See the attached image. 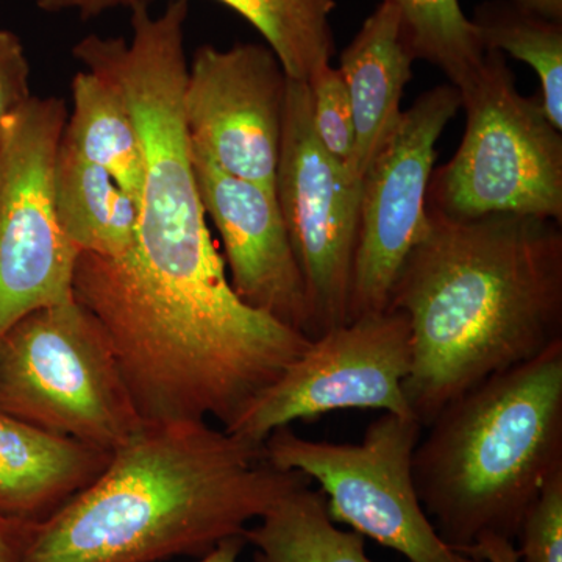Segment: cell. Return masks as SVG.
Segmentation results:
<instances>
[{"label":"cell","instance_id":"obj_1","mask_svg":"<svg viewBox=\"0 0 562 562\" xmlns=\"http://www.w3.org/2000/svg\"><path fill=\"white\" fill-rule=\"evenodd\" d=\"M387 310L408 319L403 391L425 428L462 392L561 341V224L517 214L452 220L428 209Z\"/></svg>","mask_w":562,"mask_h":562},{"label":"cell","instance_id":"obj_2","mask_svg":"<svg viewBox=\"0 0 562 562\" xmlns=\"http://www.w3.org/2000/svg\"><path fill=\"white\" fill-rule=\"evenodd\" d=\"M308 483L209 422H143L87 490L33 525L20 562L202 558Z\"/></svg>","mask_w":562,"mask_h":562},{"label":"cell","instance_id":"obj_3","mask_svg":"<svg viewBox=\"0 0 562 562\" xmlns=\"http://www.w3.org/2000/svg\"><path fill=\"white\" fill-rule=\"evenodd\" d=\"M424 430L413 479L442 541L461 553L484 536L516 543L562 471V339L462 392Z\"/></svg>","mask_w":562,"mask_h":562},{"label":"cell","instance_id":"obj_4","mask_svg":"<svg viewBox=\"0 0 562 562\" xmlns=\"http://www.w3.org/2000/svg\"><path fill=\"white\" fill-rule=\"evenodd\" d=\"M458 91L464 135L449 162L432 169L428 209L452 220L517 214L562 224V135L539 95L519 91L495 50Z\"/></svg>","mask_w":562,"mask_h":562},{"label":"cell","instance_id":"obj_5","mask_svg":"<svg viewBox=\"0 0 562 562\" xmlns=\"http://www.w3.org/2000/svg\"><path fill=\"white\" fill-rule=\"evenodd\" d=\"M0 413L106 452L143 424L101 324L76 299L0 336Z\"/></svg>","mask_w":562,"mask_h":562},{"label":"cell","instance_id":"obj_6","mask_svg":"<svg viewBox=\"0 0 562 562\" xmlns=\"http://www.w3.org/2000/svg\"><path fill=\"white\" fill-rule=\"evenodd\" d=\"M424 427L383 413L360 443L310 441L291 427L266 439V458L319 483L335 524L401 553L409 562H482L442 541L417 495L413 454Z\"/></svg>","mask_w":562,"mask_h":562},{"label":"cell","instance_id":"obj_7","mask_svg":"<svg viewBox=\"0 0 562 562\" xmlns=\"http://www.w3.org/2000/svg\"><path fill=\"white\" fill-rule=\"evenodd\" d=\"M68 114L60 98L32 95L0 124V336L29 313L74 299L80 254L54 192Z\"/></svg>","mask_w":562,"mask_h":562},{"label":"cell","instance_id":"obj_8","mask_svg":"<svg viewBox=\"0 0 562 562\" xmlns=\"http://www.w3.org/2000/svg\"><path fill=\"white\" fill-rule=\"evenodd\" d=\"M362 180L322 146L308 85L288 81L276 199L312 308V339L350 322Z\"/></svg>","mask_w":562,"mask_h":562},{"label":"cell","instance_id":"obj_9","mask_svg":"<svg viewBox=\"0 0 562 562\" xmlns=\"http://www.w3.org/2000/svg\"><path fill=\"white\" fill-rule=\"evenodd\" d=\"M413 366L408 319L394 310L364 314L330 328L262 392L227 432L262 446L294 420L339 409H380L414 416L403 384Z\"/></svg>","mask_w":562,"mask_h":562},{"label":"cell","instance_id":"obj_10","mask_svg":"<svg viewBox=\"0 0 562 562\" xmlns=\"http://www.w3.org/2000/svg\"><path fill=\"white\" fill-rule=\"evenodd\" d=\"M460 110L453 85L422 92L362 177L350 321L387 310L403 262L427 227L436 144Z\"/></svg>","mask_w":562,"mask_h":562},{"label":"cell","instance_id":"obj_11","mask_svg":"<svg viewBox=\"0 0 562 562\" xmlns=\"http://www.w3.org/2000/svg\"><path fill=\"white\" fill-rule=\"evenodd\" d=\"M288 81L266 44H203L188 63L181 98L190 143L222 171L276 192Z\"/></svg>","mask_w":562,"mask_h":562},{"label":"cell","instance_id":"obj_12","mask_svg":"<svg viewBox=\"0 0 562 562\" xmlns=\"http://www.w3.org/2000/svg\"><path fill=\"white\" fill-rule=\"evenodd\" d=\"M206 217L220 233L233 291L250 308L312 339V308L276 192L222 171L190 143Z\"/></svg>","mask_w":562,"mask_h":562},{"label":"cell","instance_id":"obj_13","mask_svg":"<svg viewBox=\"0 0 562 562\" xmlns=\"http://www.w3.org/2000/svg\"><path fill=\"white\" fill-rule=\"evenodd\" d=\"M111 452L0 413V519L38 525L106 468Z\"/></svg>","mask_w":562,"mask_h":562},{"label":"cell","instance_id":"obj_14","mask_svg":"<svg viewBox=\"0 0 562 562\" xmlns=\"http://www.w3.org/2000/svg\"><path fill=\"white\" fill-rule=\"evenodd\" d=\"M413 52L403 38L401 13L387 0L362 22L339 60L355 122V161L362 180L402 117V98L413 77Z\"/></svg>","mask_w":562,"mask_h":562},{"label":"cell","instance_id":"obj_15","mask_svg":"<svg viewBox=\"0 0 562 562\" xmlns=\"http://www.w3.org/2000/svg\"><path fill=\"white\" fill-rule=\"evenodd\" d=\"M54 192L63 232L79 254L120 257L131 247L138 205L105 169L85 160L63 138Z\"/></svg>","mask_w":562,"mask_h":562},{"label":"cell","instance_id":"obj_16","mask_svg":"<svg viewBox=\"0 0 562 562\" xmlns=\"http://www.w3.org/2000/svg\"><path fill=\"white\" fill-rule=\"evenodd\" d=\"M70 91L72 113L63 140L85 160L105 169L138 205L143 147L131 109L113 85L88 69L74 76Z\"/></svg>","mask_w":562,"mask_h":562},{"label":"cell","instance_id":"obj_17","mask_svg":"<svg viewBox=\"0 0 562 562\" xmlns=\"http://www.w3.org/2000/svg\"><path fill=\"white\" fill-rule=\"evenodd\" d=\"M244 539L254 547L255 562H373L364 536L336 527L312 483L280 498Z\"/></svg>","mask_w":562,"mask_h":562},{"label":"cell","instance_id":"obj_18","mask_svg":"<svg viewBox=\"0 0 562 562\" xmlns=\"http://www.w3.org/2000/svg\"><path fill=\"white\" fill-rule=\"evenodd\" d=\"M471 21L484 50L509 55L538 74L539 101L550 122L562 131V21L516 0H486Z\"/></svg>","mask_w":562,"mask_h":562},{"label":"cell","instance_id":"obj_19","mask_svg":"<svg viewBox=\"0 0 562 562\" xmlns=\"http://www.w3.org/2000/svg\"><path fill=\"white\" fill-rule=\"evenodd\" d=\"M261 33L288 79L310 81L336 52V0H217Z\"/></svg>","mask_w":562,"mask_h":562},{"label":"cell","instance_id":"obj_20","mask_svg":"<svg viewBox=\"0 0 562 562\" xmlns=\"http://www.w3.org/2000/svg\"><path fill=\"white\" fill-rule=\"evenodd\" d=\"M401 13L403 38L416 60L441 69L462 90L482 69L486 50L460 0H387Z\"/></svg>","mask_w":562,"mask_h":562},{"label":"cell","instance_id":"obj_21","mask_svg":"<svg viewBox=\"0 0 562 562\" xmlns=\"http://www.w3.org/2000/svg\"><path fill=\"white\" fill-rule=\"evenodd\" d=\"M306 85L312 99L313 127L317 138L331 157L341 161L357 177L353 168V113L341 72L331 65L324 66Z\"/></svg>","mask_w":562,"mask_h":562},{"label":"cell","instance_id":"obj_22","mask_svg":"<svg viewBox=\"0 0 562 562\" xmlns=\"http://www.w3.org/2000/svg\"><path fill=\"white\" fill-rule=\"evenodd\" d=\"M516 547L524 562H562V471L550 476L525 513Z\"/></svg>","mask_w":562,"mask_h":562},{"label":"cell","instance_id":"obj_23","mask_svg":"<svg viewBox=\"0 0 562 562\" xmlns=\"http://www.w3.org/2000/svg\"><path fill=\"white\" fill-rule=\"evenodd\" d=\"M32 98L31 63L20 36L0 29V124Z\"/></svg>","mask_w":562,"mask_h":562},{"label":"cell","instance_id":"obj_24","mask_svg":"<svg viewBox=\"0 0 562 562\" xmlns=\"http://www.w3.org/2000/svg\"><path fill=\"white\" fill-rule=\"evenodd\" d=\"M154 0H36V5L44 13H74L83 21L94 20L113 10L150 9Z\"/></svg>","mask_w":562,"mask_h":562},{"label":"cell","instance_id":"obj_25","mask_svg":"<svg viewBox=\"0 0 562 562\" xmlns=\"http://www.w3.org/2000/svg\"><path fill=\"white\" fill-rule=\"evenodd\" d=\"M33 525L0 519V562H20Z\"/></svg>","mask_w":562,"mask_h":562},{"label":"cell","instance_id":"obj_26","mask_svg":"<svg viewBox=\"0 0 562 562\" xmlns=\"http://www.w3.org/2000/svg\"><path fill=\"white\" fill-rule=\"evenodd\" d=\"M464 554L482 562H520L516 543L501 536H484L471 549L465 550Z\"/></svg>","mask_w":562,"mask_h":562},{"label":"cell","instance_id":"obj_27","mask_svg":"<svg viewBox=\"0 0 562 562\" xmlns=\"http://www.w3.org/2000/svg\"><path fill=\"white\" fill-rule=\"evenodd\" d=\"M246 547L247 542L244 535L233 536V538L225 539L220 546L214 547L211 552L198 558V562H238Z\"/></svg>","mask_w":562,"mask_h":562},{"label":"cell","instance_id":"obj_28","mask_svg":"<svg viewBox=\"0 0 562 562\" xmlns=\"http://www.w3.org/2000/svg\"><path fill=\"white\" fill-rule=\"evenodd\" d=\"M528 9L538 11L543 16L562 21V0H516Z\"/></svg>","mask_w":562,"mask_h":562}]
</instances>
